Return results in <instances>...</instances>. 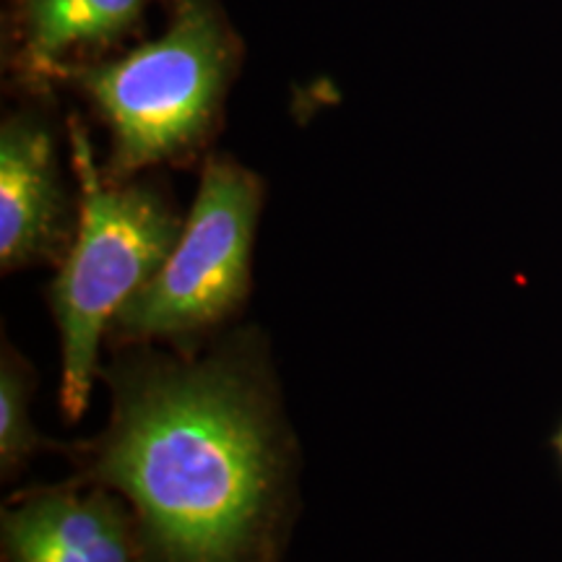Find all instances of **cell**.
I'll list each match as a JSON object with an SVG mask.
<instances>
[{"mask_svg":"<svg viewBox=\"0 0 562 562\" xmlns=\"http://www.w3.org/2000/svg\"><path fill=\"white\" fill-rule=\"evenodd\" d=\"M108 378L112 417L89 480L128 497L161 562H248L290 484L258 362L138 355Z\"/></svg>","mask_w":562,"mask_h":562,"instance_id":"6da1fadb","label":"cell"},{"mask_svg":"<svg viewBox=\"0 0 562 562\" xmlns=\"http://www.w3.org/2000/svg\"><path fill=\"white\" fill-rule=\"evenodd\" d=\"M74 165L79 224L50 286L63 347L60 404L68 419L87 409L100 344L115 315L159 271L182 229L180 216L151 186L104 178L81 128H74Z\"/></svg>","mask_w":562,"mask_h":562,"instance_id":"7a4b0ae2","label":"cell"},{"mask_svg":"<svg viewBox=\"0 0 562 562\" xmlns=\"http://www.w3.org/2000/svg\"><path fill=\"white\" fill-rule=\"evenodd\" d=\"M232 45L211 0H180L161 37L76 70L112 133L104 178L178 159L206 138L229 81Z\"/></svg>","mask_w":562,"mask_h":562,"instance_id":"3957f363","label":"cell"},{"mask_svg":"<svg viewBox=\"0 0 562 562\" xmlns=\"http://www.w3.org/2000/svg\"><path fill=\"white\" fill-rule=\"evenodd\" d=\"M261 180L229 159H209L178 243L110 328L131 341L206 334L243 305L261 214Z\"/></svg>","mask_w":562,"mask_h":562,"instance_id":"277c9868","label":"cell"},{"mask_svg":"<svg viewBox=\"0 0 562 562\" xmlns=\"http://www.w3.org/2000/svg\"><path fill=\"white\" fill-rule=\"evenodd\" d=\"M9 562H136L128 513L104 484L37 490L3 510Z\"/></svg>","mask_w":562,"mask_h":562,"instance_id":"5b68a950","label":"cell"},{"mask_svg":"<svg viewBox=\"0 0 562 562\" xmlns=\"http://www.w3.org/2000/svg\"><path fill=\"white\" fill-rule=\"evenodd\" d=\"M55 138L40 121L9 117L0 128V266L19 271L60 256L66 232Z\"/></svg>","mask_w":562,"mask_h":562,"instance_id":"8992f818","label":"cell"},{"mask_svg":"<svg viewBox=\"0 0 562 562\" xmlns=\"http://www.w3.org/2000/svg\"><path fill=\"white\" fill-rule=\"evenodd\" d=\"M149 0H24L21 37L26 66L53 76L68 53L104 45L136 24Z\"/></svg>","mask_w":562,"mask_h":562,"instance_id":"52a82bcc","label":"cell"},{"mask_svg":"<svg viewBox=\"0 0 562 562\" xmlns=\"http://www.w3.org/2000/svg\"><path fill=\"white\" fill-rule=\"evenodd\" d=\"M30 370L13 351H3L0 362V469L3 476L16 474L24 461L42 446L30 414Z\"/></svg>","mask_w":562,"mask_h":562,"instance_id":"ba28073f","label":"cell"},{"mask_svg":"<svg viewBox=\"0 0 562 562\" xmlns=\"http://www.w3.org/2000/svg\"><path fill=\"white\" fill-rule=\"evenodd\" d=\"M558 448H560V456H562V430H560V435H558Z\"/></svg>","mask_w":562,"mask_h":562,"instance_id":"9c48e42d","label":"cell"}]
</instances>
